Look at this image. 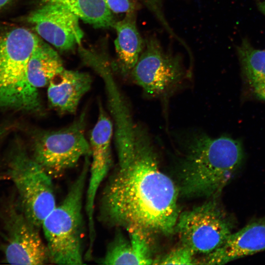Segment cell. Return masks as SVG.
I'll return each instance as SVG.
<instances>
[{"mask_svg":"<svg viewBox=\"0 0 265 265\" xmlns=\"http://www.w3.org/2000/svg\"><path fill=\"white\" fill-rule=\"evenodd\" d=\"M179 189L161 169L151 141L135 126L134 156L106 182L98 219L105 226L143 229L166 236L175 232L180 214Z\"/></svg>","mask_w":265,"mask_h":265,"instance_id":"cell-1","label":"cell"},{"mask_svg":"<svg viewBox=\"0 0 265 265\" xmlns=\"http://www.w3.org/2000/svg\"><path fill=\"white\" fill-rule=\"evenodd\" d=\"M243 158L242 145L237 140L203 133L190 136L185 143L179 191L188 197L217 196Z\"/></svg>","mask_w":265,"mask_h":265,"instance_id":"cell-2","label":"cell"},{"mask_svg":"<svg viewBox=\"0 0 265 265\" xmlns=\"http://www.w3.org/2000/svg\"><path fill=\"white\" fill-rule=\"evenodd\" d=\"M89 156L65 197L44 220L41 227L50 262L82 265L83 197L90 165Z\"/></svg>","mask_w":265,"mask_h":265,"instance_id":"cell-3","label":"cell"},{"mask_svg":"<svg viewBox=\"0 0 265 265\" xmlns=\"http://www.w3.org/2000/svg\"><path fill=\"white\" fill-rule=\"evenodd\" d=\"M40 39L18 27L0 34V106L38 112L42 104L37 89L28 79V65Z\"/></svg>","mask_w":265,"mask_h":265,"instance_id":"cell-4","label":"cell"},{"mask_svg":"<svg viewBox=\"0 0 265 265\" xmlns=\"http://www.w3.org/2000/svg\"><path fill=\"white\" fill-rule=\"evenodd\" d=\"M8 174L17 191L23 212L41 228L44 220L56 206L53 178L22 149L12 157Z\"/></svg>","mask_w":265,"mask_h":265,"instance_id":"cell-5","label":"cell"},{"mask_svg":"<svg viewBox=\"0 0 265 265\" xmlns=\"http://www.w3.org/2000/svg\"><path fill=\"white\" fill-rule=\"evenodd\" d=\"M85 125L86 113L83 111L65 128L42 131L36 135L32 157L53 178L73 168L82 158L90 156Z\"/></svg>","mask_w":265,"mask_h":265,"instance_id":"cell-6","label":"cell"},{"mask_svg":"<svg viewBox=\"0 0 265 265\" xmlns=\"http://www.w3.org/2000/svg\"><path fill=\"white\" fill-rule=\"evenodd\" d=\"M233 219L215 197L180 213L175 228L182 244L195 254H208L219 247L232 233Z\"/></svg>","mask_w":265,"mask_h":265,"instance_id":"cell-7","label":"cell"},{"mask_svg":"<svg viewBox=\"0 0 265 265\" xmlns=\"http://www.w3.org/2000/svg\"><path fill=\"white\" fill-rule=\"evenodd\" d=\"M4 231L2 248L4 261L12 265H44L50 262L45 242L39 228L23 212L18 202L7 198L0 207Z\"/></svg>","mask_w":265,"mask_h":265,"instance_id":"cell-8","label":"cell"},{"mask_svg":"<svg viewBox=\"0 0 265 265\" xmlns=\"http://www.w3.org/2000/svg\"><path fill=\"white\" fill-rule=\"evenodd\" d=\"M131 73L136 84L151 97L168 92L184 76L179 57L164 52L155 38L145 41L144 49Z\"/></svg>","mask_w":265,"mask_h":265,"instance_id":"cell-9","label":"cell"},{"mask_svg":"<svg viewBox=\"0 0 265 265\" xmlns=\"http://www.w3.org/2000/svg\"><path fill=\"white\" fill-rule=\"evenodd\" d=\"M98 116L90 134V162L88 183L85 191L84 209L88 219V232H95V203L99 189L106 177L112 165L111 141L113 124L101 101L98 104Z\"/></svg>","mask_w":265,"mask_h":265,"instance_id":"cell-10","label":"cell"},{"mask_svg":"<svg viewBox=\"0 0 265 265\" xmlns=\"http://www.w3.org/2000/svg\"><path fill=\"white\" fill-rule=\"evenodd\" d=\"M27 20L40 37L60 50H69L80 45L83 37L79 18L59 3H45Z\"/></svg>","mask_w":265,"mask_h":265,"instance_id":"cell-11","label":"cell"},{"mask_svg":"<svg viewBox=\"0 0 265 265\" xmlns=\"http://www.w3.org/2000/svg\"><path fill=\"white\" fill-rule=\"evenodd\" d=\"M265 250V218L249 222L239 231L231 233L225 242L213 252L197 261V264L224 265Z\"/></svg>","mask_w":265,"mask_h":265,"instance_id":"cell-12","label":"cell"},{"mask_svg":"<svg viewBox=\"0 0 265 265\" xmlns=\"http://www.w3.org/2000/svg\"><path fill=\"white\" fill-rule=\"evenodd\" d=\"M91 65L104 83L107 106L112 117L116 149H126L132 144L135 125L110 69L104 63L93 60Z\"/></svg>","mask_w":265,"mask_h":265,"instance_id":"cell-13","label":"cell"},{"mask_svg":"<svg viewBox=\"0 0 265 265\" xmlns=\"http://www.w3.org/2000/svg\"><path fill=\"white\" fill-rule=\"evenodd\" d=\"M92 83V78L88 73L64 69L47 86L49 103L61 113H74L81 98L90 89Z\"/></svg>","mask_w":265,"mask_h":265,"instance_id":"cell-14","label":"cell"},{"mask_svg":"<svg viewBox=\"0 0 265 265\" xmlns=\"http://www.w3.org/2000/svg\"><path fill=\"white\" fill-rule=\"evenodd\" d=\"M134 13L127 14L122 20L115 23L117 36L114 41L116 52L121 70L131 72L144 47L145 41L136 25Z\"/></svg>","mask_w":265,"mask_h":265,"instance_id":"cell-15","label":"cell"},{"mask_svg":"<svg viewBox=\"0 0 265 265\" xmlns=\"http://www.w3.org/2000/svg\"><path fill=\"white\" fill-rule=\"evenodd\" d=\"M64 69L57 53L40 40L31 54L28 65V79L31 85L37 89L48 86Z\"/></svg>","mask_w":265,"mask_h":265,"instance_id":"cell-16","label":"cell"},{"mask_svg":"<svg viewBox=\"0 0 265 265\" xmlns=\"http://www.w3.org/2000/svg\"><path fill=\"white\" fill-rule=\"evenodd\" d=\"M62 5L79 19L96 28L114 26L111 11L104 0H41Z\"/></svg>","mask_w":265,"mask_h":265,"instance_id":"cell-17","label":"cell"},{"mask_svg":"<svg viewBox=\"0 0 265 265\" xmlns=\"http://www.w3.org/2000/svg\"><path fill=\"white\" fill-rule=\"evenodd\" d=\"M237 51L242 70L250 85L265 80V50L254 48L245 39L238 47Z\"/></svg>","mask_w":265,"mask_h":265,"instance_id":"cell-18","label":"cell"},{"mask_svg":"<svg viewBox=\"0 0 265 265\" xmlns=\"http://www.w3.org/2000/svg\"><path fill=\"white\" fill-rule=\"evenodd\" d=\"M99 262L103 265H141L130 238L120 231L116 233Z\"/></svg>","mask_w":265,"mask_h":265,"instance_id":"cell-19","label":"cell"},{"mask_svg":"<svg viewBox=\"0 0 265 265\" xmlns=\"http://www.w3.org/2000/svg\"><path fill=\"white\" fill-rule=\"evenodd\" d=\"M196 255L190 248L182 245L171 250L162 257L155 260L156 265H193L197 264Z\"/></svg>","mask_w":265,"mask_h":265,"instance_id":"cell-20","label":"cell"},{"mask_svg":"<svg viewBox=\"0 0 265 265\" xmlns=\"http://www.w3.org/2000/svg\"><path fill=\"white\" fill-rule=\"evenodd\" d=\"M110 10L115 13H134L136 4L134 0H104Z\"/></svg>","mask_w":265,"mask_h":265,"instance_id":"cell-21","label":"cell"},{"mask_svg":"<svg viewBox=\"0 0 265 265\" xmlns=\"http://www.w3.org/2000/svg\"><path fill=\"white\" fill-rule=\"evenodd\" d=\"M143 3L148 8L160 21L163 26L168 24L162 11L160 0H136Z\"/></svg>","mask_w":265,"mask_h":265,"instance_id":"cell-22","label":"cell"},{"mask_svg":"<svg viewBox=\"0 0 265 265\" xmlns=\"http://www.w3.org/2000/svg\"><path fill=\"white\" fill-rule=\"evenodd\" d=\"M256 96L259 99L265 100V80L251 85Z\"/></svg>","mask_w":265,"mask_h":265,"instance_id":"cell-23","label":"cell"},{"mask_svg":"<svg viewBox=\"0 0 265 265\" xmlns=\"http://www.w3.org/2000/svg\"><path fill=\"white\" fill-rule=\"evenodd\" d=\"M259 10L265 16V0H260L257 2Z\"/></svg>","mask_w":265,"mask_h":265,"instance_id":"cell-24","label":"cell"},{"mask_svg":"<svg viewBox=\"0 0 265 265\" xmlns=\"http://www.w3.org/2000/svg\"><path fill=\"white\" fill-rule=\"evenodd\" d=\"M11 0H0V8L7 4Z\"/></svg>","mask_w":265,"mask_h":265,"instance_id":"cell-25","label":"cell"}]
</instances>
